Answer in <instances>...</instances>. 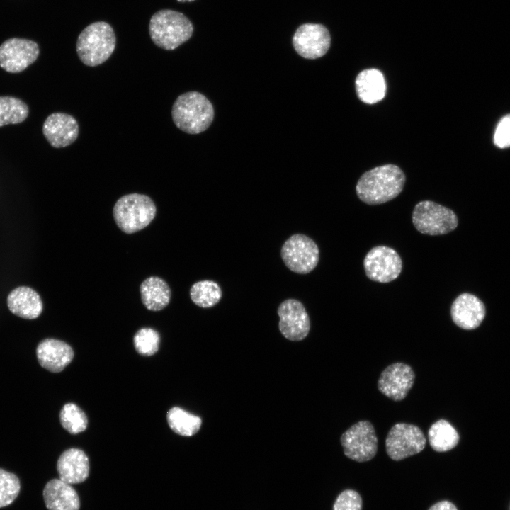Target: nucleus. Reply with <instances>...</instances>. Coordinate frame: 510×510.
Segmentation results:
<instances>
[{
    "label": "nucleus",
    "instance_id": "25",
    "mask_svg": "<svg viewBox=\"0 0 510 510\" xmlns=\"http://www.w3.org/2000/svg\"><path fill=\"white\" fill-rule=\"evenodd\" d=\"M222 290L217 283L204 280L195 283L190 289V297L193 302L202 308H210L216 305L221 300Z\"/></svg>",
    "mask_w": 510,
    "mask_h": 510
},
{
    "label": "nucleus",
    "instance_id": "13",
    "mask_svg": "<svg viewBox=\"0 0 510 510\" xmlns=\"http://www.w3.org/2000/svg\"><path fill=\"white\" fill-rule=\"evenodd\" d=\"M279 330L290 341H301L309 334L310 320L303 304L296 299H287L278 306Z\"/></svg>",
    "mask_w": 510,
    "mask_h": 510
},
{
    "label": "nucleus",
    "instance_id": "16",
    "mask_svg": "<svg viewBox=\"0 0 510 510\" xmlns=\"http://www.w3.org/2000/svg\"><path fill=\"white\" fill-rule=\"evenodd\" d=\"M486 314L484 303L470 293H462L453 301L450 315L453 322L460 328L472 330L477 328Z\"/></svg>",
    "mask_w": 510,
    "mask_h": 510
},
{
    "label": "nucleus",
    "instance_id": "1",
    "mask_svg": "<svg viewBox=\"0 0 510 510\" xmlns=\"http://www.w3.org/2000/svg\"><path fill=\"white\" fill-rule=\"evenodd\" d=\"M405 180V175L399 166L385 164L365 172L358 181L356 191L365 203L382 204L402 192Z\"/></svg>",
    "mask_w": 510,
    "mask_h": 510
},
{
    "label": "nucleus",
    "instance_id": "28",
    "mask_svg": "<svg viewBox=\"0 0 510 510\" xmlns=\"http://www.w3.org/2000/svg\"><path fill=\"white\" fill-rule=\"evenodd\" d=\"M136 351L142 356L154 355L159 349L160 337L159 333L152 328H142L133 338Z\"/></svg>",
    "mask_w": 510,
    "mask_h": 510
},
{
    "label": "nucleus",
    "instance_id": "7",
    "mask_svg": "<svg viewBox=\"0 0 510 510\" xmlns=\"http://www.w3.org/2000/svg\"><path fill=\"white\" fill-rule=\"evenodd\" d=\"M281 259L293 272L307 274L317 266L319 250L315 242L303 234L290 236L283 244Z\"/></svg>",
    "mask_w": 510,
    "mask_h": 510
},
{
    "label": "nucleus",
    "instance_id": "18",
    "mask_svg": "<svg viewBox=\"0 0 510 510\" xmlns=\"http://www.w3.org/2000/svg\"><path fill=\"white\" fill-rule=\"evenodd\" d=\"M57 469L60 479L68 484L84 482L89 475V461L86 453L79 448H69L60 456Z\"/></svg>",
    "mask_w": 510,
    "mask_h": 510
},
{
    "label": "nucleus",
    "instance_id": "20",
    "mask_svg": "<svg viewBox=\"0 0 510 510\" xmlns=\"http://www.w3.org/2000/svg\"><path fill=\"white\" fill-rule=\"evenodd\" d=\"M43 498L48 510H79L80 507L76 490L60 479L51 480L45 484Z\"/></svg>",
    "mask_w": 510,
    "mask_h": 510
},
{
    "label": "nucleus",
    "instance_id": "14",
    "mask_svg": "<svg viewBox=\"0 0 510 510\" xmlns=\"http://www.w3.org/2000/svg\"><path fill=\"white\" fill-rule=\"evenodd\" d=\"M414 379L415 373L410 366L397 362L382 371L378 381V388L388 398L396 402L401 401L412 389Z\"/></svg>",
    "mask_w": 510,
    "mask_h": 510
},
{
    "label": "nucleus",
    "instance_id": "6",
    "mask_svg": "<svg viewBox=\"0 0 510 510\" xmlns=\"http://www.w3.org/2000/svg\"><path fill=\"white\" fill-rule=\"evenodd\" d=\"M412 222L420 233L436 236L453 231L458 220L452 210L431 200H423L413 210Z\"/></svg>",
    "mask_w": 510,
    "mask_h": 510
},
{
    "label": "nucleus",
    "instance_id": "19",
    "mask_svg": "<svg viewBox=\"0 0 510 510\" xmlns=\"http://www.w3.org/2000/svg\"><path fill=\"white\" fill-rule=\"evenodd\" d=\"M6 302L10 312L23 319H36L43 310L40 295L27 286H20L11 290Z\"/></svg>",
    "mask_w": 510,
    "mask_h": 510
},
{
    "label": "nucleus",
    "instance_id": "12",
    "mask_svg": "<svg viewBox=\"0 0 510 510\" xmlns=\"http://www.w3.org/2000/svg\"><path fill=\"white\" fill-rule=\"evenodd\" d=\"M292 42L298 55L304 58L313 60L321 57L327 52L331 38L327 28L323 25L305 23L297 28Z\"/></svg>",
    "mask_w": 510,
    "mask_h": 510
},
{
    "label": "nucleus",
    "instance_id": "27",
    "mask_svg": "<svg viewBox=\"0 0 510 510\" xmlns=\"http://www.w3.org/2000/svg\"><path fill=\"white\" fill-rule=\"evenodd\" d=\"M62 427L72 434H77L86 430L88 419L86 414L75 404L64 405L60 413Z\"/></svg>",
    "mask_w": 510,
    "mask_h": 510
},
{
    "label": "nucleus",
    "instance_id": "11",
    "mask_svg": "<svg viewBox=\"0 0 510 510\" xmlns=\"http://www.w3.org/2000/svg\"><path fill=\"white\" fill-rule=\"evenodd\" d=\"M39 46L33 40L13 38L0 45V67L9 73H19L36 61Z\"/></svg>",
    "mask_w": 510,
    "mask_h": 510
},
{
    "label": "nucleus",
    "instance_id": "32",
    "mask_svg": "<svg viewBox=\"0 0 510 510\" xmlns=\"http://www.w3.org/2000/svg\"><path fill=\"white\" fill-rule=\"evenodd\" d=\"M429 510H458V509L452 502L444 500L434 504Z\"/></svg>",
    "mask_w": 510,
    "mask_h": 510
},
{
    "label": "nucleus",
    "instance_id": "2",
    "mask_svg": "<svg viewBox=\"0 0 510 510\" xmlns=\"http://www.w3.org/2000/svg\"><path fill=\"white\" fill-rule=\"evenodd\" d=\"M171 117L176 126L188 134H198L209 128L214 118L210 101L198 91L180 95L174 101Z\"/></svg>",
    "mask_w": 510,
    "mask_h": 510
},
{
    "label": "nucleus",
    "instance_id": "33",
    "mask_svg": "<svg viewBox=\"0 0 510 510\" xmlns=\"http://www.w3.org/2000/svg\"><path fill=\"white\" fill-rule=\"evenodd\" d=\"M176 1H178V2H182V3H183V2H191V1H195V0H176Z\"/></svg>",
    "mask_w": 510,
    "mask_h": 510
},
{
    "label": "nucleus",
    "instance_id": "3",
    "mask_svg": "<svg viewBox=\"0 0 510 510\" xmlns=\"http://www.w3.org/2000/svg\"><path fill=\"white\" fill-rule=\"evenodd\" d=\"M149 35L153 42L166 50H172L186 42L193 32L191 21L182 13L160 10L151 18Z\"/></svg>",
    "mask_w": 510,
    "mask_h": 510
},
{
    "label": "nucleus",
    "instance_id": "17",
    "mask_svg": "<svg viewBox=\"0 0 510 510\" xmlns=\"http://www.w3.org/2000/svg\"><path fill=\"white\" fill-rule=\"evenodd\" d=\"M39 364L52 373H60L67 366L74 358V351L67 343L55 339H45L36 348Z\"/></svg>",
    "mask_w": 510,
    "mask_h": 510
},
{
    "label": "nucleus",
    "instance_id": "15",
    "mask_svg": "<svg viewBox=\"0 0 510 510\" xmlns=\"http://www.w3.org/2000/svg\"><path fill=\"white\" fill-rule=\"evenodd\" d=\"M79 124L71 115L57 112L49 115L42 125V132L49 144L55 148L72 144L79 135Z\"/></svg>",
    "mask_w": 510,
    "mask_h": 510
},
{
    "label": "nucleus",
    "instance_id": "22",
    "mask_svg": "<svg viewBox=\"0 0 510 510\" xmlns=\"http://www.w3.org/2000/svg\"><path fill=\"white\" fill-rule=\"evenodd\" d=\"M141 300L145 307L159 311L166 307L171 300V290L166 282L157 276L146 278L140 288Z\"/></svg>",
    "mask_w": 510,
    "mask_h": 510
},
{
    "label": "nucleus",
    "instance_id": "10",
    "mask_svg": "<svg viewBox=\"0 0 510 510\" xmlns=\"http://www.w3.org/2000/svg\"><path fill=\"white\" fill-rule=\"evenodd\" d=\"M363 266L369 279L385 283L399 276L402 269V261L395 249L386 246H378L366 254Z\"/></svg>",
    "mask_w": 510,
    "mask_h": 510
},
{
    "label": "nucleus",
    "instance_id": "4",
    "mask_svg": "<svg viewBox=\"0 0 510 510\" xmlns=\"http://www.w3.org/2000/svg\"><path fill=\"white\" fill-rule=\"evenodd\" d=\"M116 38L113 28L103 21L86 27L78 36L76 52L80 60L89 67L106 62L113 52Z\"/></svg>",
    "mask_w": 510,
    "mask_h": 510
},
{
    "label": "nucleus",
    "instance_id": "23",
    "mask_svg": "<svg viewBox=\"0 0 510 510\" xmlns=\"http://www.w3.org/2000/svg\"><path fill=\"white\" fill-rule=\"evenodd\" d=\"M428 438L431 447L435 451L446 452L458 445L460 436L456 429L448 421L439 419L430 426Z\"/></svg>",
    "mask_w": 510,
    "mask_h": 510
},
{
    "label": "nucleus",
    "instance_id": "31",
    "mask_svg": "<svg viewBox=\"0 0 510 510\" xmlns=\"http://www.w3.org/2000/svg\"><path fill=\"white\" fill-rule=\"evenodd\" d=\"M494 143L499 148L510 147V114L502 118L497 123L494 134Z\"/></svg>",
    "mask_w": 510,
    "mask_h": 510
},
{
    "label": "nucleus",
    "instance_id": "8",
    "mask_svg": "<svg viewBox=\"0 0 510 510\" xmlns=\"http://www.w3.org/2000/svg\"><path fill=\"white\" fill-rule=\"evenodd\" d=\"M340 442L344 455L363 463L370 460L378 451V438L373 424L367 420L360 421L342 434Z\"/></svg>",
    "mask_w": 510,
    "mask_h": 510
},
{
    "label": "nucleus",
    "instance_id": "26",
    "mask_svg": "<svg viewBox=\"0 0 510 510\" xmlns=\"http://www.w3.org/2000/svg\"><path fill=\"white\" fill-rule=\"evenodd\" d=\"M28 114V106L21 99L10 96H0V127L21 123Z\"/></svg>",
    "mask_w": 510,
    "mask_h": 510
},
{
    "label": "nucleus",
    "instance_id": "30",
    "mask_svg": "<svg viewBox=\"0 0 510 510\" xmlns=\"http://www.w3.org/2000/svg\"><path fill=\"white\" fill-rule=\"evenodd\" d=\"M333 510H362V499L353 489H346L337 497Z\"/></svg>",
    "mask_w": 510,
    "mask_h": 510
},
{
    "label": "nucleus",
    "instance_id": "5",
    "mask_svg": "<svg viewBox=\"0 0 510 510\" xmlns=\"http://www.w3.org/2000/svg\"><path fill=\"white\" fill-rule=\"evenodd\" d=\"M156 212L157 208L152 198L137 193L120 197L113 209L117 226L126 234H132L146 227L153 220Z\"/></svg>",
    "mask_w": 510,
    "mask_h": 510
},
{
    "label": "nucleus",
    "instance_id": "9",
    "mask_svg": "<svg viewBox=\"0 0 510 510\" xmlns=\"http://www.w3.org/2000/svg\"><path fill=\"white\" fill-rule=\"evenodd\" d=\"M426 442L419 427L412 424L397 423L391 427L387 435L386 452L392 460L400 461L419 453L424 449Z\"/></svg>",
    "mask_w": 510,
    "mask_h": 510
},
{
    "label": "nucleus",
    "instance_id": "24",
    "mask_svg": "<svg viewBox=\"0 0 510 510\" xmlns=\"http://www.w3.org/2000/svg\"><path fill=\"white\" fill-rule=\"evenodd\" d=\"M166 419L171 429L183 436H191L196 434L202 424L200 417L178 407H172L169 410Z\"/></svg>",
    "mask_w": 510,
    "mask_h": 510
},
{
    "label": "nucleus",
    "instance_id": "21",
    "mask_svg": "<svg viewBox=\"0 0 510 510\" xmlns=\"http://www.w3.org/2000/svg\"><path fill=\"white\" fill-rule=\"evenodd\" d=\"M355 86L359 99L368 104L379 102L385 96L384 76L380 70L374 68L361 71L356 78Z\"/></svg>",
    "mask_w": 510,
    "mask_h": 510
},
{
    "label": "nucleus",
    "instance_id": "29",
    "mask_svg": "<svg viewBox=\"0 0 510 510\" xmlns=\"http://www.w3.org/2000/svg\"><path fill=\"white\" fill-rule=\"evenodd\" d=\"M21 485L13 473L0 469V508L11 504L17 497Z\"/></svg>",
    "mask_w": 510,
    "mask_h": 510
}]
</instances>
